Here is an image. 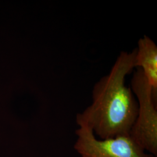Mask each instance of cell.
I'll return each mask as SVG.
<instances>
[{
  "label": "cell",
  "instance_id": "obj_1",
  "mask_svg": "<svg viewBox=\"0 0 157 157\" xmlns=\"http://www.w3.org/2000/svg\"><path fill=\"white\" fill-rule=\"evenodd\" d=\"M136 50L122 51L109 73L95 83L90 106L76 115L78 126L90 128L101 140L129 135L139 112V104L125 78L135 67Z\"/></svg>",
  "mask_w": 157,
  "mask_h": 157
},
{
  "label": "cell",
  "instance_id": "obj_2",
  "mask_svg": "<svg viewBox=\"0 0 157 157\" xmlns=\"http://www.w3.org/2000/svg\"><path fill=\"white\" fill-rule=\"evenodd\" d=\"M130 89L138 102L139 112L129 136L147 152L157 157V98L139 67L133 74Z\"/></svg>",
  "mask_w": 157,
  "mask_h": 157
},
{
  "label": "cell",
  "instance_id": "obj_3",
  "mask_svg": "<svg viewBox=\"0 0 157 157\" xmlns=\"http://www.w3.org/2000/svg\"><path fill=\"white\" fill-rule=\"evenodd\" d=\"M74 148L81 157H155L143 150L129 135L98 139L87 126H79Z\"/></svg>",
  "mask_w": 157,
  "mask_h": 157
},
{
  "label": "cell",
  "instance_id": "obj_4",
  "mask_svg": "<svg viewBox=\"0 0 157 157\" xmlns=\"http://www.w3.org/2000/svg\"><path fill=\"white\" fill-rule=\"evenodd\" d=\"M135 67L143 71L154 96L157 98V46L148 36L144 35L138 41L136 48Z\"/></svg>",
  "mask_w": 157,
  "mask_h": 157
}]
</instances>
